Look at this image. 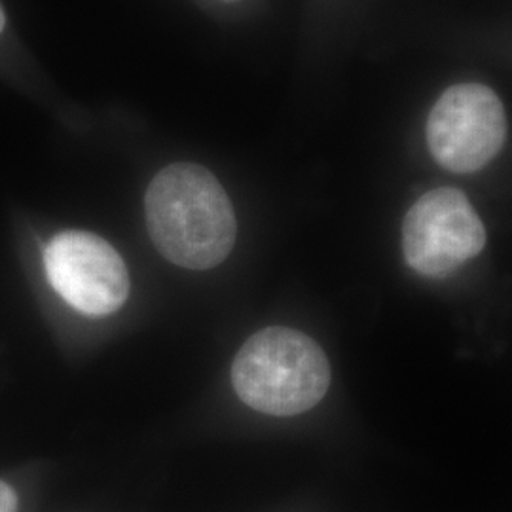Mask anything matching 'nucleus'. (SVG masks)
Returning <instances> with one entry per match:
<instances>
[{
	"mask_svg": "<svg viewBox=\"0 0 512 512\" xmlns=\"http://www.w3.org/2000/svg\"><path fill=\"white\" fill-rule=\"evenodd\" d=\"M145 213L152 243L181 268L211 270L234 249V207L217 177L202 165L162 169L148 186Z\"/></svg>",
	"mask_w": 512,
	"mask_h": 512,
	"instance_id": "f257e3e1",
	"label": "nucleus"
},
{
	"mask_svg": "<svg viewBox=\"0 0 512 512\" xmlns=\"http://www.w3.org/2000/svg\"><path fill=\"white\" fill-rule=\"evenodd\" d=\"M239 399L268 416H296L321 403L330 385L327 355L308 334L268 327L253 334L232 365Z\"/></svg>",
	"mask_w": 512,
	"mask_h": 512,
	"instance_id": "f03ea898",
	"label": "nucleus"
},
{
	"mask_svg": "<svg viewBox=\"0 0 512 512\" xmlns=\"http://www.w3.org/2000/svg\"><path fill=\"white\" fill-rule=\"evenodd\" d=\"M427 145L452 173H475L505 147L507 118L501 99L482 84H458L442 93L427 118Z\"/></svg>",
	"mask_w": 512,
	"mask_h": 512,
	"instance_id": "7ed1b4c3",
	"label": "nucleus"
},
{
	"mask_svg": "<svg viewBox=\"0 0 512 512\" xmlns=\"http://www.w3.org/2000/svg\"><path fill=\"white\" fill-rule=\"evenodd\" d=\"M486 228L458 188H435L410 207L403 222L408 266L427 277H446L480 255Z\"/></svg>",
	"mask_w": 512,
	"mask_h": 512,
	"instance_id": "20e7f679",
	"label": "nucleus"
},
{
	"mask_svg": "<svg viewBox=\"0 0 512 512\" xmlns=\"http://www.w3.org/2000/svg\"><path fill=\"white\" fill-rule=\"evenodd\" d=\"M48 283L71 308L86 315H110L129 296V274L118 251L82 230L57 234L44 249Z\"/></svg>",
	"mask_w": 512,
	"mask_h": 512,
	"instance_id": "39448f33",
	"label": "nucleus"
},
{
	"mask_svg": "<svg viewBox=\"0 0 512 512\" xmlns=\"http://www.w3.org/2000/svg\"><path fill=\"white\" fill-rule=\"evenodd\" d=\"M0 512H18V494L4 480H0Z\"/></svg>",
	"mask_w": 512,
	"mask_h": 512,
	"instance_id": "423d86ee",
	"label": "nucleus"
},
{
	"mask_svg": "<svg viewBox=\"0 0 512 512\" xmlns=\"http://www.w3.org/2000/svg\"><path fill=\"white\" fill-rule=\"evenodd\" d=\"M4 25H6V18H4V10H2V6H0V33L4 31Z\"/></svg>",
	"mask_w": 512,
	"mask_h": 512,
	"instance_id": "0eeeda50",
	"label": "nucleus"
},
{
	"mask_svg": "<svg viewBox=\"0 0 512 512\" xmlns=\"http://www.w3.org/2000/svg\"><path fill=\"white\" fill-rule=\"evenodd\" d=\"M226 2H234V0H226Z\"/></svg>",
	"mask_w": 512,
	"mask_h": 512,
	"instance_id": "6e6552de",
	"label": "nucleus"
}]
</instances>
